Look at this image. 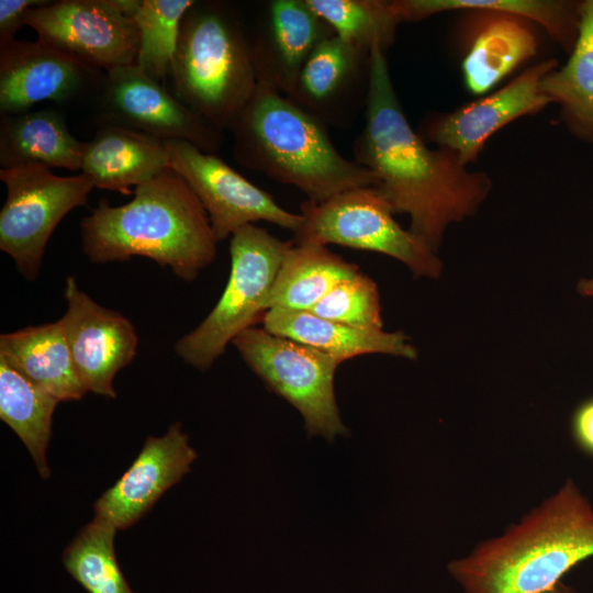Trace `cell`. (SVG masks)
<instances>
[{"label":"cell","instance_id":"12","mask_svg":"<svg viewBox=\"0 0 593 593\" xmlns=\"http://www.w3.org/2000/svg\"><path fill=\"white\" fill-rule=\"evenodd\" d=\"M169 165L191 187L205 209L213 233L221 242L239 228L264 221L293 234L302 215L279 205L219 156L183 141H166Z\"/></svg>","mask_w":593,"mask_h":593},{"label":"cell","instance_id":"16","mask_svg":"<svg viewBox=\"0 0 593 593\" xmlns=\"http://www.w3.org/2000/svg\"><path fill=\"white\" fill-rule=\"evenodd\" d=\"M105 71L46 44L12 41L0 46V114L66 102L99 92Z\"/></svg>","mask_w":593,"mask_h":593},{"label":"cell","instance_id":"20","mask_svg":"<svg viewBox=\"0 0 593 593\" xmlns=\"http://www.w3.org/2000/svg\"><path fill=\"white\" fill-rule=\"evenodd\" d=\"M268 332L326 353L342 362L367 354L416 359L417 351L401 332L363 328L329 321L310 311L270 309L260 320Z\"/></svg>","mask_w":593,"mask_h":593},{"label":"cell","instance_id":"27","mask_svg":"<svg viewBox=\"0 0 593 593\" xmlns=\"http://www.w3.org/2000/svg\"><path fill=\"white\" fill-rule=\"evenodd\" d=\"M332 29L335 36L354 48L370 54L392 45L402 23L392 1L305 0Z\"/></svg>","mask_w":593,"mask_h":593},{"label":"cell","instance_id":"2","mask_svg":"<svg viewBox=\"0 0 593 593\" xmlns=\"http://www.w3.org/2000/svg\"><path fill=\"white\" fill-rule=\"evenodd\" d=\"M80 235L91 262L141 256L184 281L214 261L219 243L199 198L172 168L135 187L134 198L123 205L100 201L82 219Z\"/></svg>","mask_w":593,"mask_h":593},{"label":"cell","instance_id":"14","mask_svg":"<svg viewBox=\"0 0 593 593\" xmlns=\"http://www.w3.org/2000/svg\"><path fill=\"white\" fill-rule=\"evenodd\" d=\"M557 67L556 58L538 61L494 92L425 119L419 135L455 153L469 166L495 132L522 116L537 114L550 103L540 91V83Z\"/></svg>","mask_w":593,"mask_h":593},{"label":"cell","instance_id":"15","mask_svg":"<svg viewBox=\"0 0 593 593\" xmlns=\"http://www.w3.org/2000/svg\"><path fill=\"white\" fill-rule=\"evenodd\" d=\"M66 312L60 318L78 377L87 392L114 399L113 379L137 354L133 323L82 291L74 277L64 290Z\"/></svg>","mask_w":593,"mask_h":593},{"label":"cell","instance_id":"18","mask_svg":"<svg viewBox=\"0 0 593 593\" xmlns=\"http://www.w3.org/2000/svg\"><path fill=\"white\" fill-rule=\"evenodd\" d=\"M334 33L305 0L269 2L250 53L258 85L289 97L315 47Z\"/></svg>","mask_w":593,"mask_h":593},{"label":"cell","instance_id":"4","mask_svg":"<svg viewBox=\"0 0 593 593\" xmlns=\"http://www.w3.org/2000/svg\"><path fill=\"white\" fill-rule=\"evenodd\" d=\"M230 132L239 165L295 187L307 201L377 186L369 169L336 149L324 122L269 87L257 86Z\"/></svg>","mask_w":593,"mask_h":593},{"label":"cell","instance_id":"10","mask_svg":"<svg viewBox=\"0 0 593 593\" xmlns=\"http://www.w3.org/2000/svg\"><path fill=\"white\" fill-rule=\"evenodd\" d=\"M7 195L0 212V249L27 280L37 278L46 244L59 222L85 205L94 188L83 175L57 176L41 165L0 169Z\"/></svg>","mask_w":593,"mask_h":593},{"label":"cell","instance_id":"17","mask_svg":"<svg viewBox=\"0 0 593 593\" xmlns=\"http://www.w3.org/2000/svg\"><path fill=\"white\" fill-rule=\"evenodd\" d=\"M195 458L179 422L163 436H149L128 469L94 502V517L116 529L131 527L190 472Z\"/></svg>","mask_w":593,"mask_h":593},{"label":"cell","instance_id":"6","mask_svg":"<svg viewBox=\"0 0 593 593\" xmlns=\"http://www.w3.org/2000/svg\"><path fill=\"white\" fill-rule=\"evenodd\" d=\"M292 240L248 224L231 236V270L226 287L208 316L177 340L174 350L191 367L206 371L243 331L255 326Z\"/></svg>","mask_w":593,"mask_h":593},{"label":"cell","instance_id":"34","mask_svg":"<svg viewBox=\"0 0 593 593\" xmlns=\"http://www.w3.org/2000/svg\"><path fill=\"white\" fill-rule=\"evenodd\" d=\"M542 593H578V592L572 586L560 581L557 584H555L551 589Z\"/></svg>","mask_w":593,"mask_h":593},{"label":"cell","instance_id":"29","mask_svg":"<svg viewBox=\"0 0 593 593\" xmlns=\"http://www.w3.org/2000/svg\"><path fill=\"white\" fill-rule=\"evenodd\" d=\"M193 0H141L134 12L139 32L135 64L157 82L170 75L179 32Z\"/></svg>","mask_w":593,"mask_h":593},{"label":"cell","instance_id":"19","mask_svg":"<svg viewBox=\"0 0 593 593\" xmlns=\"http://www.w3.org/2000/svg\"><path fill=\"white\" fill-rule=\"evenodd\" d=\"M168 168L164 141L104 123L85 142L80 170L94 188L130 193V187L146 183Z\"/></svg>","mask_w":593,"mask_h":593},{"label":"cell","instance_id":"9","mask_svg":"<svg viewBox=\"0 0 593 593\" xmlns=\"http://www.w3.org/2000/svg\"><path fill=\"white\" fill-rule=\"evenodd\" d=\"M232 344L265 385L301 413L309 436L332 441L349 435L334 391L339 359L264 327L243 331Z\"/></svg>","mask_w":593,"mask_h":593},{"label":"cell","instance_id":"33","mask_svg":"<svg viewBox=\"0 0 593 593\" xmlns=\"http://www.w3.org/2000/svg\"><path fill=\"white\" fill-rule=\"evenodd\" d=\"M578 292L583 296L593 298V278H583L578 282Z\"/></svg>","mask_w":593,"mask_h":593},{"label":"cell","instance_id":"3","mask_svg":"<svg viewBox=\"0 0 593 593\" xmlns=\"http://www.w3.org/2000/svg\"><path fill=\"white\" fill-rule=\"evenodd\" d=\"M593 556V506L572 479L448 571L465 593H542Z\"/></svg>","mask_w":593,"mask_h":593},{"label":"cell","instance_id":"11","mask_svg":"<svg viewBox=\"0 0 593 593\" xmlns=\"http://www.w3.org/2000/svg\"><path fill=\"white\" fill-rule=\"evenodd\" d=\"M141 0H58L30 9L24 24L40 41L103 71L135 64Z\"/></svg>","mask_w":593,"mask_h":593},{"label":"cell","instance_id":"23","mask_svg":"<svg viewBox=\"0 0 593 593\" xmlns=\"http://www.w3.org/2000/svg\"><path fill=\"white\" fill-rule=\"evenodd\" d=\"M85 142L68 130L64 116L53 109L0 115V166L30 165L81 169Z\"/></svg>","mask_w":593,"mask_h":593},{"label":"cell","instance_id":"30","mask_svg":"<svg viewBox=\"0 0 593 593\" xmlns=\"http://www.w3.org/2000/svg\"><path fill=\"white\" fill-rule=\"evenodd\" d=\"M309 311L351 326L383 328L377 283L360 271L338 282Z\"/></svg>","mask_w":593,"mask_h":593},{"label":"cell","instance_id":"22","mask_svg":"<svg viewBox=\"0 0 593 593\" xmlns=\"http://www.w3.org/2000/svg\"><path fill=\"white\" fill-rule=\"evenodd\" d=\"M0 359L59 402L77 401L87 393L60 318L1 334Z\"/></svg>","mask_w":593,"mask_h":593},{"label":"cell","instance_id":"21","mask_svg":"<svg viewBox=\"0 0 593 593\" xmlns=\"http://www.w3.org/2000/svg\"><path fill=\"white\" fill-rule=\"evenodd\" d=\"M369 66L370 54L329 36L310 55L288 98L324 123L338 121L348 98L368 85Z\"/></svg>","mask_w":593,"mask_h":593},{"label":"cell","instance_id":"8","mask_svg":"<svg viewBox=\"0 0 593 593\" xmlns=\"http://www.w3.org/2000/svg\"><path fill=\"white\" fill-rule=\"evenodd\" d=\"M393 5L402 22L461 13L457 43L463 82L473 94H486L538 52V26L492 0H393Z\"/></svg>","mask_w":593,"mask_h":593},{"label":"cell","instance_id":"32","mask_svg":"<svg viewBox=\"0 0 593 593\" xmlns=\"http://www.w3.org/2000/svg\"><path fill=\"white\" fill-rule=\"evenodd\" d=\"M571 428L578 446L593 456V398L578 406L572 416Z\"/></svg>","mask_w":593,"mask_h":593},{"label":"cell","instance_id":"13","mask_svg":"<svg viewBox=\"0 0 593 593\" xmlns=\"http://www.w3.org/2000/svg\"><path fill=\"white\" fill-rule=\"evenodd\" d=\"M98 98L102 124L132 128L164 142H188L205 153L215 154L222 145V132L136 64L105 71Z\"/></svg>","mask_w":593,"mask_h":593},{"label":"cell","instance_id":"28","mask_svg":"<svg viewBox=\"0 0 593 593\" xmlns=\"http://www.w3.org/2000/svg\"><path fill=\"white\" fill-rule=\"evenodd\" d=\"M116 530L107 521L93 517L64 550V567L88 593H136L116 560Z\"/></svg>","mask_w":593,"mask_h":593},{"label":"cell","instance_id":"31","mask_svg":"<svg viewBox=\"0 0 593 593\" xmlns=\"http://www.w3.org/2000/svg\"><path fill=\"white\" fill-rule=\"evenodd\" d=\"M46 0H0V46L14 41L23 26L26 12L46 4Z\"/></svg>","mask_w":593,"mask_h":593},{"label":"cell","instance_id":"5","mask_svg":"<svg viewBox=\"0 0 593 593\" xmlns=\"http://www.w3.org/2000/svg\"><path fill=\"white\" fill-rule=\"evenodd\" d=\"M174 94L216 131L231 128L258 82L236 15L219 2L186 12L171 64Z\"/></svg>","mask_w":593,"mask_h":593},{"label":"cell","instance_id":"24","mask_svg":"<svg viewBox=\"0 0 593 593\" xmlns=\"http://www.w3.org/2000/svg\"><path fill=\"white\" fill-rule=\"evenodd\" d=\"M540 91L559 107L567 131L593 146V0H583L578 41L567 63L541 80Z\"/></svg>","mask_w":593,"mask_h":593},{"label":"cell","instance_id":"25","mask_svg":"<svg viewBox=\"0 0 593 593\" xmlns=\"http://www.w3.org/2000/svg\"><path fill=\"white\" fill-rule=\"evenodd\" d=\"M358 271V266L325 245L292 243L266 301V311L276 307L309 311L338 282Z\"/></svg>","mask_w":593,"mask_h":593},{"label":"cell","instance_id":"7","mask_svg":"<svg viewBox=\"0 0 593 593\" xmlns=\"http://www.w3.org/2000/svg\"><path fill=\"white\" fill-rule=\"evenodd\" d=\"M302 224L293 244H335L392 257L415 278L436 279L443 262L430 247L394 219V211L376 186L340 192L321 203L305 200Z\"/></svg>","mask_w":593,"mask_h":593},{"label":"cell","instance_id":"26","mask_svg":"<svg viewBox=\"0 0 593 593\" xmlns=\"http://www.w3.org/2000/svg\"><path fill=\"white\" fill-rule=\"evenodd\" d=\"M58 403L56 398L0 359V418L25 445L44 479L51 475L46 449Z\"/></svg>","mask_w":593,"mask_h":593},{"label":"cell","instance_id":"1","mask_svg":"<svg viewBox=\"0 0 593 593\" xmlns=\"http://www.w3.org/2000/svg\"><path fill=\"white\" fill-rule=\"evenodd\" d=\"M365 110L354 160L376 176L394 213L407 214L409 230L437 253L447 228L478 212L492 190L490 176L446 148L427 146L404 114L380 47L370 53Z\"/></svg>","mask_w":593,"mask_h":593}]
</instances>
